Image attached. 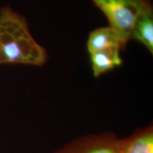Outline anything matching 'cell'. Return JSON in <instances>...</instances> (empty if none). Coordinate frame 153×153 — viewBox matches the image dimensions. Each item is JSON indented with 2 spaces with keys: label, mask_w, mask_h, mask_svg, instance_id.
Listing matches in <instances>:
<instances>
[{
  "label": "cell",
  "mask_w": 153,
  "mask_h": 153,
  "mask_svg": "<svg viewBox=\"0 0 153 153\" xmlns=\"http://www.w3.org/2000/svg\"><path fill=\"white\" fill-rule=\"evenodd\" d=\"M108 19L126 46L131 39L135 21L145 11L152 9L150 0H91Z\"/></svg>",
  "instance_id": "cell-2"
},
{
  "label": "cell",
  "mask_w": 153,
  "mask_h": 153,
  "mask_svg": "<svg viewBox=\"0 0 153 153\" xmlns=\"http://www.w3.org/2000/svg\"><path fill=\"white\" fill-rule=\"evenodd\" d=\"M121 138L112 131L90 133L76 137L53 153H120Z\"/></svg>",
  "instance_id": "cell-3"
},
{
  "label": "cell",
  "mask_w": 153,
  "mask_h": 153,
  "mask_svg": "<svg viewBox=\"0 0 153 153\" xmlns=\"http://www.w3.org/2000/svg\"><path fill=\"white\" fill-rule=\"evenodd\" d=\"M91 68L95 77L110 71L123 63L120 50L112 49L95 52L90 54Z\"/></svg>",
  "instance_id": "cell-7"
},
{
  "label": "cell",
  "mask_w": 153,
  "mask_h": 153,
  "mask_svg": "<svg viewBox=\"0 0 153 153\" xmlns=\"http://www.w3.org/2000/svg\"><path fill=\"white\" fill-rule=\"evenodd\" d=\"M87 46L89 54L112 49L120 51L126 48L116 32L110 26L99 28L91 31L88 38Z\"/></svg>",
  "instance_id": "cell-5"
},
{
  "label": "cell",
  "mask_w": 153,
  "mask_h": 153,
  "mask_svg": "<svg viewBox=\"0 0 153 153\" xmlns=\"http://www.w3.org/2000/svg\"><path fill=\"white\" fill-rule=\"evenodd\" d=\"M131 38L136 40L144 45L153 53V10L145 11L140 15L133 25Z\"/></svg>",
  "instance_id": "cell-6"
},
{
  "label": "cell",
  "mask_w": 153,
  "mask_h": 153,
  "mask_svg": "<svg viewBox=\"0 0 153 153\" xmlns=\"http://www.w3.org/2000/svg\"><path fill=\"white\" fill-rule=\"evenodd\" d=\"M120 153H153V126L135 129L121 138Z\"/></svg>",
  "instance_id": "cell-4"
},
{
  "label": "cell",
  "mask_w": 153,
  "mask_h": 153,
  "mask_svg": "<svg viewBox=\"0 0 153 153\" xmlns=\"http://www.w3.org/2000/svg\"><path fill=\"white\" fill-rule=\"evenodd\" d=\"M47 52L30 33L26 18L8 6L0 9V65L42 66Z\"/></svg>",
  "instance_id": "cell-1"
}]
</instances>
